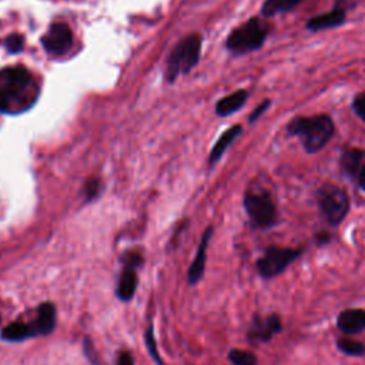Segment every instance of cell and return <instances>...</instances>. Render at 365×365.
I'll return each instance as SVG.
<instances>
[{"instance_id": "13", "label": "cell", "mask_w": 365, "mask_h": 365, "mask_svg": "<svg viewBox=\"0 0 365 365\" xmlns=\"http://www.w3.org/2000/svg\"><path fill=\"white\" fill-rule=\"evenodd\" d=\"M336 328L345 335H355L365 331V309L348 308L338 314Z\"/></svg>"}, {"instance_id": "31", "label": "cell", "mask_w": 365, "mask_h": 365, "mask_svg": "<svg viewBox=\"0 0 365 365\" xmlns=\"http://www.w3.org/2000/svg\"><path fill=\"white\" fill-rule=\"evenodd\" d=\"M0 322H1V314H0Z\"/></svg>"}, {"instance_id": "23", "label": "cell", "mask_w": 365, "mask_h": 365, "mask_svg": "<svg viewBox=\"0 0 365 365\" xmlns=\"http://www.w3.org/2000/svg\"><path fill=\"white\" fill-rule=\"evenodd\" d=\"M351 108L354 111V114L365 123V91H361L358 94L354 96L352 103H351Z\"/></svg>"}, {"instance_id": "11", "label": "cell", "mask_w": 365, "mask_h": 365, "mask_svg": "<svg viewBox=\"0 0 365 365\" xmlns=\"http://www.w3.org/2000/svg\"><path fill=\"white\" fill-rule=\"evenodd\" d=\"M57 321L56 307L53 302H43L37 308V315L31 322H27V329L30 338L48 335L53 332Z\"/></svg>"}, {"instance_id": "5", "label": "cell", "mask_w": 365, "mask_h": 365, "mask_svg": "<svg viewBox=\"0 0 365 365\" xmlns=\"http://www.w3.org/2000/svg\"><path fill=\"white\" fill-rule=\"evenodd\" d=\"M321 217L331 227H338L351 210V200L346 190L334 182H324L315 192Z\"/></svg>"}, {"instance_id": "7", "label": "cell", "mask_w": 365, "mask_h": 365, "mask_svg": "<svg viewBox=\"0 0 365 365\" xmlns=\"http://www.w3.org/2000/svg\"><path fill=\"white\" fill-rule=\"evenodd\" d=\"M305 248L269 245L255 262V268L262 279H272L282 274L295 259L304 254Z\"/></svg>"}, {"instance_id": "3", "label": "cell", "mask_w": 365, "mask_h": 365, "mask_svg": "<svg viewBox=\"0 0 365 365\" xmlns=\"http://www.w3.org/2000/svg\"><path fill=\"white\" fill-rule=\"evenodd\" d=\"M269 31V24L258 16H252L231 30L225 38V47L235 56L257 51L265 44Z\"/></svg>"}, {"instance_id": "19", "label": "cell", "mask_w": 365, "mask_h": 365, "mask_svg": "<svg viewBox=\"0 0 365 365\" xmlns=\"http://www.w3.org/2000/svg\"><path fill=\"white\" fill-rule=\"evenodd\" d=\"M1 339L9 341V342H20L24 339H29V329H27V322H21V321H16L9 324L7 327L3 328L1 334H0Z\"/></svg>"}, {"instance_id": "15", "label": "cell", "mask_w": 365, "mask_h": 365, "mask_svg": "<svg viewBox=\"0 0 365 365\" xmlns=\"http://www.w3.org/2000/svg\"><path fill=\"white\" fill-rule=\"evenodd\" d=\"M247 100H248V90H245V88L235 90L234 93L224 96L222 98H220L215 103V113L220 117L232 115L234 113L240 111L244 107Z\"/></svg>"}, {"instance_id": "8", "label": "cell", "mask_w": 365, "mask_h": 365, "mask_svg": "<svg viewBox=\"0 0 365 365\" xmlns=\"http://www.w3.org/2000/svg\"><path fill=\"white\" fill-rule=\"evenodd\" d=\"M282 331L281 317L275 312L268 315H255L247 332V338L252 344H267Z\"/></svg>"}, {"instance_id": "25", "label": "cell", "mask_w": 365, "mask_h": 365, "mask_svg": "<svg viewBox=\"0 0 365 365\" xmlns=\"http://www.w3.org/2000/svg\"><path fill=\"white\" fill-rule=\"evenodd\" d=\"M271 104H272V100L271 98H264L261 103H258L257 106H255V108L251 111V114H250V117H248V123L251 124V123H255L262 114H265L267 111H268V108L271 107Z\"/></svg>"}, {"instance_id": "29", "label": "cell", "mask_w": 365, "mask_h": 365, "mask_svg": "<svg viewBox=\"0 0 365 365\" xmlns=\"http://www.w3.org/2000/svg\"><path fill=\"white\" fill-rule=\"evenodd\" d=\"M117 365H134V358L128 351H121L117 355Z\"/></svg>"}, {"instance_id": "18", "label": "cell", "mask_w": 365, "mask_h": 365, "mask_svg": "<svg viewBox=\"0 0 365 365\" xmlns=\"http://www.w3.org/2000/svg\"><path fill=\"white\" fill-rule=\"evenodd\" d=\"M304 0H264L261 6L262 17H275L279 14L294 11Z\"/></svg>"}, {"instance_id": "30", "label": "cell", "mask_w": 365, "mask_h": 365, "mask_svg": "<svg viewBox=\"0 0 365 365\" xmlns=\"http://www.w3.org/2000/svg\"><path fill=\"white\" fill-rule=\"evenodd\" d=\"M355 181H356L358 187H359L362 191H365V163L362 164V167H361V170H359L358 177H356Z\"/></svg>"}, {"instance_id": "10", "label": "cell", "mask_w": 365, "mask_h": 365, "mask_svg": "<svg viewBox=\"0 0 365 365\" xmlns=\"http://www.w3.org/2000/svg\"><path fill=\"white\" fill-rule=\"evenodd\" d=\"M346 21V10L341 4H335L328 11L315 14L305 21V29L311 33L332 30L342 26Z\"/></svg>"}, {"instance_id": "20", "label": "cell", "mask_w": 365, "mask_h": 365, "mask_svg": "<svg viewBox=\"0 0 365 365\" xmlns=\"http://www.w3.org/2000/svg\"><path fill=\"white\" fill-rule=\"evenodd\" d=\"M336 348L348 355V356H364L365 355V344L356 341V339H352V338H346V336H342V338H338L336 339Z\"/></svg>"}, {"instance_id": "27", "label": "cell", "mask_w": 365, "mask_h": 365, "mask_svg": "<svg viewBox=\"0 0 365 365\" xmlns=\"http://www.w3.org/2000/svg\"><path fill=\"white\" fill-rule=\"evenodd\" d=\"M100 188H101V185H100V181H98L97 178L88 180V181L86 182V185H84L86 200H87V201H91L93 198H96V197L98 195V192H100Z\"/></svg>"}, {"instance_id": "12", "label": "cell", "mask_w": 365, "mask_h": 365, "mask_svg": "<svg viewBox=\"0 0 365 365\" xmlns=\"http://www.w3.org/2000/svg\"><path fill=\"white\" fill-rule=\"evenodd\" d=\"M211 235H212V227H208L202 237H201V241L198 244V248H197V252H195V257L187 271V278H188V282L191 285L197 284L202 275H204V271H205V261H207V248H208V244H210V240H211Z\"/></svg>"}, {"instance_id": "6", "label": "cell", "mask_w": 365, "mask_h": 365, "mask_svg": "<svg viewBox=\"0 0 365 365\" xmlns=\"http://www.w3.org/2000/svg\"><path fill=\"white\" fill-rule=\"evenodd\" d=\"M201 36L191 34L182 38L173 50L167 61L165 76L170 81L177 78L180 74L190 73L200 60L201 53Z\"/></svg>"}, {"instance_id": "26", "label": "cell", "mask_w": 365, "mask_h": 365, "mask_svg": "<svg viewBox=\"0 0 365 365\" xmlns=\"http://www.w3.org/2000/svg\"><path fill=\"white\" fill-rule=\"evenodd\" d=\"M24 46V38L23 36L20 34H10L7 38H6V47L10 53H19L21 51Z\"/></svg>"}, {"instance_id": "1", "label": "cell", "mask_w": 365, "mask_h": 365, "mask_svg": "<svg viewBox=\"0 0 365 365\" xmlns=\"http://www.w3.org/2000/svg\"><path fill=\"white\" fill-rule=\"evenodd\" d=\"M38 97V87L24 67L0 70V111L19 114L29 110Z\"/></svg>"}, {"instance_id": "2", "label": "cell", "mask_w": 365, "mask_h": 365, "mask_svg": "<svg viewBox=\"0 0 365 365\" xmlns=\"http://www.w3.org/2000/svg\"><path fill=\"white\" fill-rule=\"evenodd\" d=\"M288 137H297L307 154H317L335 135V123L329 114L295 115L285 125Z\"/></svg>"}, {"instance_id": "16", "label": "cell", "mask_w": 365, "mask_h": 365, "mask_svg": "<svg viewBox=\"0 0 365 365\" xmlns=\"http://www.w3.org/2000/svg\"><path fill=\"white\" fill-rule=\"evenodd\" d=\"M137 284H138V277H137L135 268L124 267L117 281V288H115L117 298L123 302L131 301L135 294Z\"/></svg>"}, {"instance_id": "24", "label": "cell", "mask_w": 365, "mask_h": 365, "mask_svg": "<svg viewBox=\"0 0 365 365\" xmlns=\"http://www.w3.org/2000/svg\"><path fill=\"white\" fill-rule=\"evenodd\" d=\"M121 262L124 267H131V268L137 269L143 264V257L137 251H127L125 254H123Z\"/></svg>"}, {"instance_id": "4", "label": "cell", "mask_w": 365, "mask_h": 365, "mask_svg": "<svg viewBox=\"0 0 365 365\" xmlns=\"http://www.w3.org/2000/svg\"><path fill=\"white\" fill-rule=\"evenodd\" d=\"M244 210L251 225L257 230H268L278 222V207L271 194L264 187H248L242 198Z\"/></svg>"}, {"instance_id": "22", "label": "cell", "mask_w": 365, "mask_h": 365, "mask_svg": "<svg viewBox=\"0 0 365 365\" xmlns=\"http://www.w3.org/2000/svg\"><path fill=\"white\" fill-rule=\"evenodd\" d=\"M144 341H145V346L151 355V358L158 364L161 365L163 361L160 358V352H158V348H157V342H155V335H154V327L153 324L148 325V328L145 329L144 332Z\"/></svg>"}, {"instance_id": "28", "label": "cell", "mask_w": 365, "mask_h": 365, "mask_svg": "<svg viewBox=\"0 0 365 365\" xmlns=\"http://www.w3.org/2000/svg\"><path fill=\"white\" fill-rule=\"evenodd\" d=\"M314 241L318 247H322V245H327L331 242V234L328 231H319L314 235Z\"/></svg>"}, {"instance_id": "14", "label": "cell", "mask_w": 365, "mask_h": 365, "mask_svg": "<svg viewBox=\"0 0 365 365\" xmlns=\"http://www.w3.org/2000/svg\"><path fill=\"white\" fill-rule=\"evenodd\" d=\"M365 163V151L359 147H348L341 153L339 168L344 175L351 180H356L358 173Z\"/></svg>"}, {"instance_id": "17", "label": "cell", "mask_w": 365, "mask_h": 365, "mask_svg": "<svg viewBox=\"0 0 365 365\" xmlns=\"http://www.w3.org/2000/svg\"><path fill=\"white\" fill-rule=\"evenodd\" d=\"M242 133V127L241 125H232L230 128H227L215 141L214 147L210 151V157H208V163L212 165L215 163H218L221 160V157L224 155V153L228 150V147L241 135Z\"/></svg>"}, {"instance_id": "21", "label": "cell", "mask_w": 365, "mask_h": 365, "mask_svg": "<svg viewBox=\"0 0 365 365\" xmlns=\"http://www.w3.org/2000/svg\"><path fill=\"white\" fill-rule=\"evenodd\" d=\"M228 361L232 365H258V358L251 351L234 348L228 352Z\"/></svg>"}, {"instance_id": "9", "label": "cell", "mask_w": 365, "mask_h": 365, "mask_svg": "<svg viewBox=\"0 0 365 365\" xmlns=\"http://www.w3.org/2000/svg\"><path fill=\"white\" fill-rule=\"evenodd\" d=\"M43 47L51 54H64L73 46V34L67 24L54 23L41 37Z\"/></svg>"}]
</instances>
